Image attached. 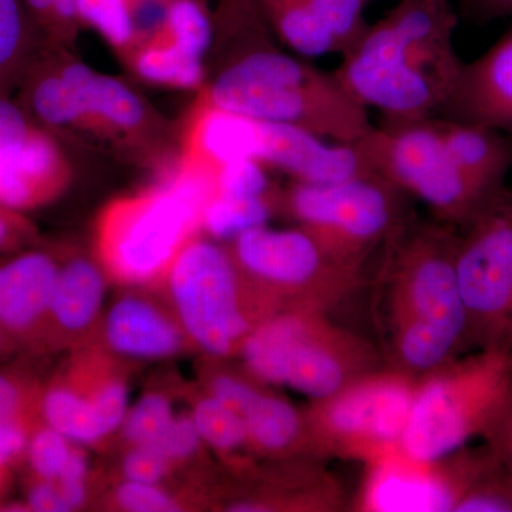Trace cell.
Returning <instances> with one entry per match:
<instances>
[{"label": "cell", "mask_w": 512, "mask_h": 512, "mask_svg": "<svg viewBox=\"0 0 512 512\" xmlns=\"http://www.w3.org/2000/svg\"><path fill=\"white\" fill-rule=\"evenodd\" d=\"M460 229L409 218L383 245L375 289L384 363L420 379L471 352L456 272Z\"/></svg>", "instance_id": "6da1fadb"}, {"label": "cell", "mask_w": 512, "mask_h": 512, "mask_svg": "<svg viewBox=\"0 0 512 512\" xmlns=\"http://www.w3.org/2000/svg\"><path fill=\"white\" fill-rule=\"evenodd\" d=\"M19 89V106L57 140L141 167H160L177 157L170 121L130 84L97 72L73 49L45 43Z\"/></svg>", "instance_id": "7a4b0ae2"}, {"label": "cell", "mask_w": 512, "mask_h": 512, "mask_svg": "<svg viewBox=\"0 0 512 512\" xmlns=\"http://www.w3.org/2000/svg\"><path fill=\"white\" fill-rule=\"evenodd\" d=\"M457 25L453 0H400L369 25L333 73L366 109L379 110L383 123L433 119L463 70Z\"/></svg>", "instance_id": "3957f363"}, {"label": "cell", "mask_w": 512, "mask_h": 512, "mask_svg": "<svg viewBox=\"0 0 512 512\" xmlns=\"http://www.w3.org/2000/svg\"><path fill=\"white\" fill-rule=\"evenodd\" d=\"M211 69L198 93L235 116L301 128L342 144H356L372 127L369 109L335 73L282 52L274 40L234 50Z\"/></svg>", "instance_id": "277c9868"}, {"label": "cell", "mask_w": 512, "mask_h": 512, "mask_svg": "<svg viewBox=\"0 0 512 512\" xmlns=\"http://www.w3.org/2000/svg\"><path fill=\"white\" fill-rule=\"evenodd\" d=\"M215 194L214 177L175 161L160 183L116 198L100 211L94 256L117 284H160L178 252L202 234V210Z\"/></svg>", "instance_id": "5b68a950"}, {"label": "cell", "mask_w": 512, "mask_h": 512, "mask_svg": "<svg viewBox=\"0 0 512 512\" xmlns=\"http://www.w3.org/2000/svg\"><path fill=\"white\" fill-rule=\"evenodd\" d=\"M158 285L191 345L207 359H238L249 335L282 311L242 272L227 244L207 235L184 245Z\"/></svg>", "instance_id": "8992f818"}, {"label": "cell", "mask_w": 512, "mask_h": 512, "mask_svg": "<svg viewBox=\"0 0 512 512\" xmlns=\"http://www.w3.org/2000/svg\"><path fill=\"white\" fill-rule=\"evenodd\" d=\"M239 365L271 386L309 400L323 399L386 365L372 340L345 328L330 313L284 309L249 335Z\"/></svg>", "instance_id": "52a82bcc"}, {"label": "cell", "mask_w": 512, "mask_h": 512, "mask_svg": "<svg viewBox=\"0 0 512 512\" xmlns=\"http://www.w3.org/2000/svg\"><path fill=\"white\" fill-rule=\"evenodd\" d=\"M512 387V357L471 350L420 377L400 447L419 460H437L471 441H490Z\"/></svg>", "instance_id": "ba28073f"}, {"label": "cell", "mask_w": 512, "mask_h": 512, "mask_svg": "<svg viewBox=\"0 0 512 512\" xmlns=\"http://www.w3.org/2000/svg\"><path fill=\"white\" fill-rule=\"evenodd\" d=\"M266 197L272 214L281 212L330 255L360 269L410 218L407 195L377 174L326 184L292 181L269 188Z\"/></svg>", "instance_id": "9c48e42d"}, {"label": "cell", "mask_w": 512, "mask_h": 512, "mask_svg": "<svg viewBox=\"0 0 512 512\" xmlns=\"http://www.w3.org/2000/svg\"><path fill=\"white\" fill-rule=\"evenodd\" d=\"M356 147L373 173L451 227H466L497 194H488L458 167L433 119L372 126Z\"/></svg>", "instance_id": "30bf717a"}, {"label": "cell", "mask_w": 512, "mask_h": 512, "mask_svg": "<svg viewBox=\"0 0 512 512\" xmlns=\"http://www.w3.org/2000/svg\"><path fill=\"white\" fill-rule=\"evenodd\" d=\"M419 379L384 365L305 409L313 453L363 466L399 447Z\"/></svg>", "instance_id": "8fae6325"}, {"label": "cell", "mask_w": 512, "mask_h": 512, "mask_svg": "<svg viewBox=\"0 0 512 512\" xmlns=\"http://www.w3.org/2000/svg\"><path fill=\"white\" fill-rule=\"evenodd\" d=\"M225 244L242 272L282 311L332 313L365 281V269L343 264L298 227L259 225Z\"/></svg>", "instance_id": "7c38bea8"}, {"label": "cell", "mask_w": 512, "mask_h": 512, "mask_svg": "<svg viewBox=\"0 0 512 512\" xmlns=\"http://www.w3.org/2000/svg\"><path fill=\"white\" fill-rule=\"evenodd\" d=\"M456 272L471 350L512 357V187L460 229Z\"/></svg>", "instance_id": "4fadbf2b"}, {"label": "cell", "mask_w": 512, "mask_h": 512, "mask_svg": "<svg viewBox=\"0 0 512 512\" xmlns=\"http://www.w3.org/2000/svg\"><path fill=\"white\" fill-rule=\"evenodd\" d=\"M500 461L485 441L437 460H419L399 446L365 466V478L352 505L366 512H456L471 488Z\"/></svg>", "instance_id": "5bb4252c"}, {"label": "cell", "mask_w": 512, "mask_h": 512, "mask_svg": "<svg viewBox=\"0 0 512 512\" xmlns=\"http://www.w3.org/2000/svg\"><path fill=\"white\" fill-rule=\"evenodd\" d=\"M231 362L205 360L202 389L221 400L244 423L252 456L264 461L316 457L305 409Z\"/></svg>", "instance_id": "9a60e30c"}, {"label": "cell", "mask_w": 512, "mask_h": 512, "mask_svg": "<svg viewBox=\"0 0 512 512\" xmlns=\"http://www.w3.org/2000/svg\"><path fill=\"white\" fill-rule=\"evenodd\" d=\"M232 474L235 485L224 507L237 512H339L349 507L338 477L318 457L265 460Z\"/></svg>", "instance_id": "2e32d148"}, {"label": "cell", "mask_w": 512, "mask_h": 512, "mask_svg": "<svg viewBox=\"0 0 512 512\" xmlns=\"http://www.w3.org/2000/svg\"><path fill=\"white\" fill-rule=\"evenodd\" d=\"M242 157L275 168L292 181L338 183L373 173L356 144L333 143L284 124L244 119Z\"/></svg>", "instance_id": "e0dca14e"}, {"label": "cell", "mask_w": 512, "mask_h": 512, "mask_svg": "<svg viewBox=\"0 0 512 512\" xmlns=\"http://www.w3.org/2000/svg\"><path fill=\"white\" fill-rule=\"evenodd\" d=\"M92 342L124 362L171 359L194 348L167 299L147 291L114 299Z\"/></svg>", "instance_id": "ac0fdd59"}, {"label": "cell", "mask_w": 512, "mask_h": 512, "mask_svg": "<svg viewBox=\"0 0 512 512\" xmlns=\"http://www.w3.org/2000/svg\"><path fill=\"white\" fill-rule=\"evenodd\" d=\"M109 275L96 256H62L43 340L53 348H79L99 329Z\"/></svg>", "instance_id": "d6986e66"}, {"label": "cell", "mask_w": 512, "mask_h": 512, "mask_svg": "<svg viewBox=\"0 0 512 512\" xmlns=\"http://www.w3.org/2000/svg\"><path fill=\"white\" fill-rule=\"evenodd\" d=\"M62 256L22 249L0 261V330L20 340H43Z\"/></svg>", "instance_id": "ffe728a7"}, {"label": "cell", "mask_w": 512, "mask_h": 512, "mask_svg": "<svg viewBox=\"0 0 512 512\" xmlns=\"http://www.w3.org/2000/svg\"><path fill=\"white\" fill-rule=\"evenodd\" d=\"M72 174L60 141L36 126L22 144L0 154V205L20 214L42 207L67 190Z\"/></svg>", "instance_id": "44dd1931"}, {"label": "cell", "mask_w": 512, "mask_h": 512, "mask_svg": "<svg viewBox=\"0 0 512 512\" xmlns=\"http://www.w3.org/2000/svg\"><path fill=\"white\" fill-rule=\"evenodd\" d=\"M439 116L512 136V29L484 55L464 63L456 89Z\"/></svg>", "instance_id": "7402d4cb"}, {"label": "cell", "mask_w": 512, "mask_h": 512, "mask_svg": "<svg viewBox=\"0 0 512 512\" xmlns=\"http://www.w3.org/2000/svg\"><path fill=\"white\" fill-rule=\"evenodd\" d=\"M458 167L488 194L504 187L512 170V136L481 124L433 117Z\"/></svg>", "instance_id": "603a6c76"}, {"label": "cell", "mask_w": 512, "mask_h": 512, "mask_svg": "<svg viewBox=\"0 0 512 512\" xmlns=\"http://www.w3.org/2000/svg\"><path fill=\"white\" fill-rule=\"evenodd\" d=\"M123 62L150 86L198 93L208 80L207 60L184 52L160 33L134 46Z\"/></svg>", "instance_id": "cb8c5ba5"}, {"label": "cell", "mask_w": 512, "mask_h": 512, "mask_svg": "<svg viewBox=\"0 0 512 512\" xmlns=\"http://www.w3.org/2000/svg\"><path fill=\"white\" fill-rule=\"evenodd\" d=\"M272 35L303 57L338 55L335 40L308 0H258Z\"/></svg>", "instance_id": "d4e9b609"}, {"label": "cell", "mask_w": 512, "mask_h": 512, "mask_svg": "<svg viewBox=\"0 0 512 512\" xmlns=\"http://www.w3.org/2000/svg\"><path fill=\"white\" fill-rule=\"evenodd\" d=\"M190 413L205 446L224 460L231 474L241 473L256 463L249 451L244 423L221 400L201 389L194 396Z\"/></svg>", "instance_id": "484cf974"}, {"label": "cell", "mask_w": 512, "mask_h": 512, "mask_svg": "<svg viewBox=\"0 0 512 512\" xmlns=\"http://www.w3.org/2000/svg\"><path fill=\"white\" fill-rule=\"evenodd\" d=\"M43 43L23 0H0V96L19 89Z\"/></svg>", "instance_id": "4316f807"}, {"label": "cell", "mask_w": 512, "mask_h": 512, "mask_svg": "<svg viewBox=\"0 0 512 512\" xmlns=\"http://www.w3.org/2000/svg\"><path fill=\"white\" fill-rule=\"evenodd\" d=\"M212 23L211 63L249 43L274 39L262 18L258 0H217L212 10Z\"/></svg>", "instance_id": "83f0119b"}, {"label": "cell", "mask_w": 512, "mask_h": 512, "mask_svg": "<svg viewBox=\"0 0 512 512\" xmlns=\"http://www.w3.org/2000/svg\"><path fill=\"white\" fill-rule=\"evenodd\" d=\"M271 215L266 194L261 197L217 194L202 210L201 232L217 241L227 242L247 229L265 225Z\"/></svg>", "instance_id": "f1b7e54d"}, {"label": "cell", "mask_w": 512, "mask_h": 512, "mask_svg": "<svg viewBox=\"0 0 512 512\" xmlns=\"http://www.w3.org/2000/svg\"><path fill=\"white\" fill-rule=\"evenodd\" d=\"M175 416L170 394L161 390L144 393L133 407H128L121 423L119 437L124 450L154 443L173 423Z\"/></svg>", "instance_id": "f546056e"}, {"label": "cell", "mask_w": 512, "mask_h": 512, "mask_svg": "<svg viewBox=\"0 0 512 512\" xmlns=\"http://www.w3.org/2000/svg\"><path fill=\"white\" fill-rule=\"evenodd\" d=\"M316 15L329 30L338 55L345 56L369 29L365 10L369 0H308Z\"/></svg>", "instance_id": "4dcf8cb0"}, {"label": "cell", "mask_w": 512, "mask_h": 512, "mask_svg": "<svg viewBox=\"0 0 512 512\" xmlns=\"http://www.w3.org/2000/svg\"><path fill=\"white\" fill-rule=\"evenodd\" d=\"M30 18L49 45L74 49L82 23L79 0H23Z\"/></svg>", "instance_id": "1f68e13d"}, {"label": "cell", "mask_w": 512, "mask_h": 512, "mask_svg": "<svg viewBox=\"0 0 512 512\" xmlns=\"http://www.w3.org/2000/svg\"><path fill=\"white\" fill-rule=\"evenodd\" d=\"M74 444L76 443L45 423L39 429L33 430L26 454L35 478L57 480L69 461Z\"/></svg>", "instance_id": "d6a6232c"}, {"label": "cell", "mask_w": 512, "mask_h": 512, "mask_svg": "<svg viewBox=\"0 0 512 512\" xmlns=\"http://www.w3.org/2000/svg\"><path fill=\"white\" fill-rule=\"evenodd\" d=\"M456 512H512V477L503 460L478 480Z\"/></svg>", "instance_id": "836d02e7"}, {"label": "cell", "mask_w": 512, "mask_h": 512, "mask_svg": "<svg viewBox=\"0 0 512 512\" xmlns=\"http://www.w3.org/2000/svg\"><path fill=\"white\" fill-rule=\"evenodd\" d=\"M111 504L127 512L183 511L184 503L177 495L161 487V484L137 483L123 480L111 494Z\"/></svg>", "instance_id": "e575fe53"}, {"label": "cell", "mask_w": 512, "mask_h": 512, "mask_svg": "<svg viewBox=\"0 0 512 512\" xmlns=\"http://www.w3.org/2000/svg\"><path fill=\"white\" fill-rule=\"evenodd\" d=\"M147 446L157 448L177 468L191 458L200 456L205 444L192 420L191 413H183L177 414L167 430L154 443Z\"/></svg>", "instance_id": "d590c367"}, {"label": "cell", "mask_w": 512, "mask_h": 512, "mask_svg": "<svg viewBox=\"0 0 512 512\" xmlns=\"http://www.w3.org/2000/svg\"><path fill=\"white\" fill-rule=\"evenodd\" d=\"M174 470V464L153 446L126 448L121 460L123 480L137 483L161 484Z\"/></svg>", "instance_id": "8d00e7d4"}, {"label": "cell", "mask_w": 512, "mask_h": 512, "mask_svg": "<svg viewBox=\"0 0 512 512\" xmlns=\"http://www.w3.org/2000/svg\"><path fill=\"white\" fill-rule=\"evenodd\" d=\"M35 127L19 103L0 96V154L22 144Z\"/></svg>", "instance_id": "74e56055"}, {"label": "cell", "mask_w": 512, "mask_h": 512, "mask_svg": "<svg viewBox=\"0 0 512 512\" xmlns=\"http://www.w3.org/2000/svg\"><path fill=\"white\" fill-rule=\"evenodd\" d=\"M32 393L19 376L0 372V424L28 420Z\"/></svg>", "instance_id": "f35d334b"}, {"label": "cell", "mask_w": 512, "mask_h": 512, "mask_svg": "<svg viewBox=\"0 0 512 512\" xmlns=\"http://www.w3.org/2000/svg\"><path fill=\"white\" fill-rule=\"evenodd\" d=\"M36 237L35 227L20 212L0 205V254L23 249Z\"/></svg>", "instance_id": "ab89813d"}, {"label": "cell", "mask_w": 512, "mask_h": 512, "mask_svg": "<svg viewBox=\"0 0 512 512\" xmlns=\"http://www.w3.org/2000/svg\"><path fill=\"white\" fill-rule=\"evenodd\" d=\"M28 420L8 421L0 424V470L12 464L28 450L30 434Z\"/></svg>", "instance_id": "60d3db41"}, {"label": "cell", "mask_w": 512, "mask_h": 512, "mask_svg": "<svg viewBox=\"0 0 512 512\" xmlns=\"http://www.w3.org/2000/svg\"><path fill=\"white\" fill-rule=\"evenodd\" d=\"M29 511L37 512H67L66 501L56 481L39 480L35 478L30 484L26 505Z\"/></svg>", "instance_id": "b9f144b4"}, {"label": "cell", "mask_w": 512, "mask_h": 512, "mask_svg": "<svg viewBox=\"0 0 512 512\" xmlns=\"http://www.w3.org/2000/svg\"><path fill=\"white\" fill-rule=\"evenodd\" d=\"M458 8L464 18L477 23L512 16V0H458Z\"/></svg>", "instance_id": "7bdbcfd3"}, {"label": "cell", "mask_w": 512, "mask_h": 512, "mask_svg": "<svg viewBox=\"0 0 512 512\" xmlns=\"http://www.w3.org/2000/svg\"><path fill=\"white\" fill-rule=\"evenodd\" d=\"M497 451L498 456L503 460L504 466L510 471L512 477V387L510 399H508L507 409H505L503 419L500 421L493 439L485 441Z\"/></svg>", "instance_id": "ee69618b"}, {"label": "cell", "mask_w": 512, "mask_h": 512, "mask_svg": "<svg viewBox=\"0 0 512 512\" xmlns=\"http://www.w3.org/2000/svg\"><path fill=\"white\" fill-rule=\"evenodd\" d=\"M0 333H2V330H0Z\"/></svg>", "instance_id": "f6af8a7d"}]
</instances>
